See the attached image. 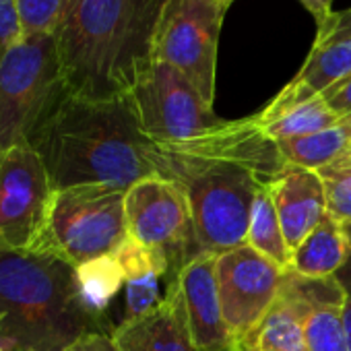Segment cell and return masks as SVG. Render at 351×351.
<instances>
[{
	"instance_id": "obj_6",
	"label": "cell",
	"mask_w": 351,
	"mask_h": 351,
	"mask_svg": "<svg viewBox=\"0 0 351 351\" xmlns=\"http://www.w3.org/2000/svg\"><path fill=\"white\" fill-rule=\"evenodd\" d=\"M126 191L106 184L54 189L44 232L34 248L75 269L114 254L128 238L124 215Z\"/></svg>"
},
{
	"instance_id": "obj_24",
	"label": "cell",
	"mask_w": 351,
	"mask_h": 351,
	"mask_svg": "<svg viewBox=\"0 0 351 351\" xmlns=\"http://www.w3.org/2000/svg\"><path fill=\"white\" fill-rule=\"evenodd\" d=\"M66 0H17L23 34L25 36H40V34H54Z\"/></svg>"
},
{
	"instance_id": "obj_15",
	"label": "cell",
	"mask_w": 351,
	"mask_h": 351,
	"mask_svg": "<svg viewBox=\"0 0 351 351\" xmlns=\"http://www.w3.org/2000/svg\"><path fill=\"white\" fill-rule=\"evenodd\" d=\"M351 252L345 228L326 217L308 234V238L293 250L291 271L306 277H335Z\"/></svg>"
},
{
	"instance_id": "obj_8",
	"label": "cell",
	"mask_w": 351,
	"mask_h": 351,
	"mask_svg": "<svg viewBox=\"0 0 351 351\" xmlns=\"http://www.w3.org/2000/svg\"><path fill=\"white\" fill-rule=\"evenodd\" d=\"M124 215L128 238L151 250L171 279L201 254L184 193L161 176H149L126 191Z\"/></svg>"
},
{
	"instance_id": "obj_7",
	"label": "cell",
	"mask_w": 351,
	"mask_h": 351,
	"mask_svg": "<svg viewBox=\"0 0 351 351\" xmlns=\"http://www.w3.org/2000/svg\"><path fill=\"white\" fill-rule=\"evenodd\" d=\"M228 9L221 0H167L153 36V62L173 66L211 106Z\"/></svg>"
},
{
	"instance_id": "obj_18",
	"label": "cell",
	"mask_w": 351,
	"mask_h": 351,
	"mask_svg": "<svg viewBox=\"0 0 351 351\" xmlns=\"http://www.w3.org/2000/svg\"><path fill=\"white\" fill-rule=\"evenodd\" d=\"M258 120V116H256ZM263 130L275 141H287V138H298L306 134H314L326 128H332L341 124V120L330 112V108L324 104V99L312 97L300 106H293L269 120H258Z\"/></svg>"
},
{
	"instance_id": "obj_19",
	"label": "cell",
	"mask_w": 351,
	"mask_h": 351,
	"mask_svg": "<svg viewBox=\"0 0 351 351\" xmlns=\"http://www.w3.org/2000/svg\"><path fill=\"white\" fill-rule=\"evenodd\" d=\"M252 341L261 351H310L306 318L279 298L254 332Z\"/></svg>"
},
{
	"instance_id": "obj_20",
	"label": "cell",
	"mask_w": 351,
	"mask_h": 351,
	"mask_svg": "<svg viewBox=\"0 0 351 351\" xmlns=\"http://www.w3.org/2000/svg\"><path fill=\"white\" fill-rule=\"evenodd\" d=\"M75 277H77L81 300L91 312L99 316H104L108 304L126 283L124 273L114 254L83 263L81 267L75 269Z\"/></svg>"
},
{
	"instance_id": "obj_26",
	"label": "cell",
	"mask_w": 351,
	"mask_h": 351,
	"mask_svg": "<svg viewBox=\"0 0 351 351\" xmlns=\"http://www.w3.org/2000/svg\"><path fill=\"white\" fill-rule=\"evenodd\" d=\"M157 279L159 277H147L141 281L126 283V316L124 318L138 316L159 302L157 300Z\"/></svg>"
},
{
	"instance_id": "obj_3",
	"label": "cell",
	"mask_w": 351,
	"mask_h": 351,
	"mask_svg": "<svg viewBox=\"0 0 351 351\" xmlns=\"http://www.w3.org/2000/svg\"><path fill=\"white\" fill-rule=\"evenodd\" d=\"M167 0H66L54 32L66 89L85 99L128 95L153 62Z\"/></svg>"
},
{
	"instance_id": "obj_30",
	"label": "cell",
	"mask_w": 351,
	"mask_h": 351,
	"mask_svg": "<svg viewBox=\"0 0 351 351\" xmlns=\"http://www.w3.org/2000/svg\"><path fill=\"white\" fill-rule=\"evenodd\" d=\"M335 279H337V283L341 285V289H343L345 298H347V300H351V252H349V256H347L345 265H343V267L339 269V273L335 275Z\"/></svg>"
},
{
	"instance_id": "obj_14",
	"label": "cell",
	"mask_w": 351,
	"mask_h": 351,
	"mask_svg": "<svg viewBox=\"0 0 351 351\" xmlns=\"http://www.w3.org/2000/svg\"><path fill=\"white\" fill-rule=\"evenodd\" d=\"M269 193L291 252L326 217V191L314 169L287 165L269 184Z\"/></svg>"
},
{
	"instance_id": "obj_5",
	"label": "cell",
	"mask_w": 351,
	"mask_h": 351,
	"mask_svg": "<svg viewBox=\"0 0 351 351\" xmlns=\"http://www.w3.org/2000/svg\"><path fill=\"white\" fill-rule=\"evenodd\" d=\"M66 95L54 34L25 36L0 60V151L32 145Z\"/></svg>"
},
{
	"instance_id": "obj_21",
	"label": "cell",
	"mask_w": 351,
	"mask_h": 351,
	"mask_svg": "<svg viewBox=\"0 0 351 351\" xmlns=\"http://www.w3.org/2000/svg\"><path fill=\"white\" fill-rule=\"evenodd\" d=\"M306 335L310 351H349L339 306L314 310L306 318Z\"/></svg>"
},
{
	"instance_id": "obj_34",
	"label": "cell",
	"mask_w": 351,
	"mask_h": 351,
	"mask_svg": "<svg viewBox=\"0 0 351 351\" xmlns=\"http://www.w3.org/2000/svg\"><path fill=\"white\" fill-rule=\"evenodd\" d=\"M345 228V234H347V240H349V244H351V226H343Z\"/></svg>"
},
{
	"instance_id": "obj_31",
	"label": "cell",
	"mask_w": 351,
	"mask_h": 351,
	"mask_svg": "<svg viewBox=\"0 0 351 351\" xmlns=\"http://www.w3.org/2000/svg\"><path fill=\"white\" fill-rule=\"evenodd\" d=\"M341 314H343V328H345L347 347L351 351V300H345V304L341 308Z\"/></svg>"
},
{
	"instance_id": "obj_2",
	"label": "cell",
	"mask_w": 351,
	"mask_h": 351,
	"mask_svg": "<svg viewBox=\"0 0 351 351\" xmlns=\"http://www.w3.org/2000/svg\"><path fill=\"white\" fill-rule=\"evenodd\" d=\"M54 189L106 184L128 191L155 176L153 141L141 130L130 97L66 95L32 138Z\"/></svg>"
},
{
	"instance_id": "obj_11",
	"label": "cell",
	"mask_w": 351,
	"mask_h": 351,
	"mask_svg": "<svg viewBox=\"0 0 351 351\" xmlns=\"http://www.w3.org/2000/svg\"><path fill=\"white\" fill-rule=\"evenodd\" d=\"M283 275L248 244L217 254V289L232 345L254 337L279 298Z\"/></svg>"
},
{
	"instance_id": "obj_28",
	"label": "cell",
	"mask_w": 351,
	"mask_h": 351,
	"mask_svg": "<svg viewBox=\"0 0 351 351\" xmlns=\"http://www.w3.org/2000/svg\"><path fill=\"white\" fill-rule=\"evenodd\" d=\"M64 351H120L112 332H89Z\"/></svg>"
},
{
	"instance_id": "obj_1",
	"label": "cell",
	"mask_w": 351,
	"mask_h": 351,
	"mask_svg": "<svg viewBox=\"0 0 351 351\" xmlns=\"http://www.w3.org/2000/svg\"><path fill=\"white\" fill-rule=\"evenodd\" d=\"M151 163L155 176L184 193L199 250L211 254L246 244L258 193L287 167L256 114L186 141L153 143Z\"/></svg>"
},
{
	"instance_id": "obj_22",
	"label": "cell",
	"mask_w": 351,
	"mask_h": 351,
	"mask_svg": "<svg viewBox=\"0 0 351 351\" xmlns=\"http://www.w3.org/2000/svg\"><path fill=\"white\" fill-rule=\"evenodd\" d=\"M326 191V211L341 226H351V159L318 169Z\"/></svg>"
},
{
	"instance_id": "obj_29",
	"label": "cell",
	"mask_w": 351,
	"mask_h": 351,
	"mask_svg": "<svg viewBox=\"0 0 351 351\" xmlns=\"http://www.w3.org/2000/svg\"><path fill=\"white\" fill-rule=\"evenodd\" d=\"M300 3H302L304 9L312 15L316 27H320V25L332 15V11H330L332 0H300Z\"/></svg>"
},
{
	"instance_id": "obj_4",
	"label": "cell",
	"mask_w": 351,
	"mask_h": 351,
	"mask_svg": "<svg viewBox=\"0 0 351 351\" xmlns=\"http://www.w3.org/2000/svg\"><path fill=\"white\" fill-rule=\"evenodd\" d=\"M89 332H110L81 300L75 267L52 254L0 252V349L64 351Z\"/></svg>"
},
{
	"instance_id": "obj_27",
	"label": "cell",
	"mask_w": 351,
	"mask_h": 351,
	"mask_svg": "<svg viewBox=\"0 0 351 351\" xmlns=\"http://www.w3.org/2000/svg\"><path fill=\"white\" fill-rule=\"evenodd\" d=\"M320 97L341 122L351 118V75L328 87Z\"/></svg>"
},
{
	"instance_id": "obj_10",
	"label": "cell",
	"mask_w": 351,
	"mask_h": 351,
	"mask_svg": "<svg viewBox=\"0 0 351 351\" xmlns=\"http://www.w3.org/2000/svg\"><path fill=\"white\" fill-rule=\"evenodd\" d=\"M54 186L32 145L0 151V252H34Z\"/></svg>"
},
{
	"instance_id": "obj_35",
	"label": "cell",
	"mask_w": 351,
	"mask_h": 351,
	"mask_svg": "<svg viewBox=\"0 0 351 351\" xmlns=\"http://www.w3.org/2000/svg\"><path fill=\"white\" fill-rule=\"evenodd\" d=\"M221 3H226V5H228V7H230V5H232V3H234V0H221Z\"/></svg>"
},
{
	"instance_id": "obj_16",
	"label": "cell",
	"mask_w": 351,
	"mask_h": 351,
	"mask_svg": "<svg viewBox=\"0 0 351 351\" xmlns=\"http://www.w3.org/2000/svg\"><path fill=\"white\" fill-rule=\"evenodd\" d=\"M277 147L287 165L314 171L351 159V134L343 122L314 134L279 141Z\"/></svg>"
},
{
	"instance_id": "obj_13",
	"label": "cell",
	"mask_w": 351,
	"mask_h": 351,
	"mask_svg": "<svg viewBox=\"0 0 351 351\" xmlns=\"http://www.w3.org/2000/svg\"><path fill=\"white\" fill-rule=\"evenodd\" d=\"M112 337L120 351H201L193 339L184 298L176 281L153 308L124 318Z\"/></svg>"
},
{
	"instance_id": "obj_33",
	"label": "cell",
	"mask_w": 351,
	"mask_h": 351,
	"mask_svg": "<svg viewBox=\"0 0 351 351\" xmlns=\"http://www.w3.org/2000/svg\"><path fill=\"white\" fill-rule=\"evenodd\" d=\"M343 126L347 128V132L351 134V118H347V120H343Z\"/></svg>"
},
{
	"instance_id": "obj_25",
	"label": "cell",
	"mask_w": 351,
	"mask_h": 351,
	"mask_svg": "<svg viewBox=\"0 0 351 351\" xmlns=\"http://www.w3.org/2000/svg\"><path fill=\"white\" fill-rule=\"evenodd\" d=\"M23 23L17 0H0V60H3L21 40Z\"/></svg>"
},
{
	"instance_id": "obj_23",
	"label": "cell",
	"mask_w": 351,
	"mask_h": 351,
	"mask_svg": "<svg viewBox=\"0 0 351 351\" xmlns=\"http://www.w3.org/2000/svg\"><path fill=\"white\" fill-rule=\"evenodd\" d=\"M126 283L130 281H141L147 277H161L167 275L165 265L145 246H141L138 242H134L132 238H126L122 242V246L114 252Z\"/></svg>"
},
{
	"instance_id": "obj_9",
	"label": "cell",
	"mask_w": 351,
	"mask_h": 351,
	"mask_svg": "<svg viewBox=\"0 0 351 351\" xmlns=\"http://www.w3.org/2000/svg\"><path fill=\"white\" fill-rule=\"evenodd\" d=\"M128 97L141 130L153 143L186 141L226 122L184 75L165 62H151Z\"/></svg>"
},
{
	"instance_id": "obj_17",
	"label": "cell",
	"mask_w": 351,
	"mask_h": 351,
	"mask_svg": "<svg viewBox=\"0 0 351 351\" xmlns=\"http://www.w3.org/2000/svg\"><path fill=\"white\" fill-rule=\"evenodd\" d=\"M246 244L252 246L258 254L267 256L273 261L279 269L291 271V248L283 236L273 199L269 189L261 191L250 213V223H248V234H246Z\"/></svg>"
},
{
	"instance_id": "obj_12",
	"label": "cell",
	"mask_w": 351,
	"mask_h": 351,
	"mask_svg": "<svg viewBox=\"0 0 351 351\" xmlns=\"http://www.w3.org/2000/svg\"><path fill=\"white\" fill-rule=\"evenodd\" d=\"M171 281L178 283L182 291L197 347L201 351H230L232 337L226 326L217 289V254H197Z\"/></svg>"
},
{
	"instance_id": "obj_36",
	"label": "cell",
	"mask_w": 351,
	"mask_h": 351,
	"mask_svg": "<svg viewBox=\"0 0 351 351\" xmlns=\"http://www.w3.org/2000/svg\"><path fill=\"white\" fill-rule=\"evenodd\" d=\"M0 351H3V349H0Z\"/></svg>"
},
{
	"instance_id": "obj_32",
	"label": "cell",
	"mask_w": 351,
	"mask_h": 351,
	"mask_svg": "<svg viewBox=\"0 0 351 351\" xmlns=\"http://www.w3.org/2000/svg\"><path fill=\"white\" fill-rule=\"evenodd\" d=\"M230 351H261V349L252 339H244V341H236Z\"/></svg>"
}]
</instances>
